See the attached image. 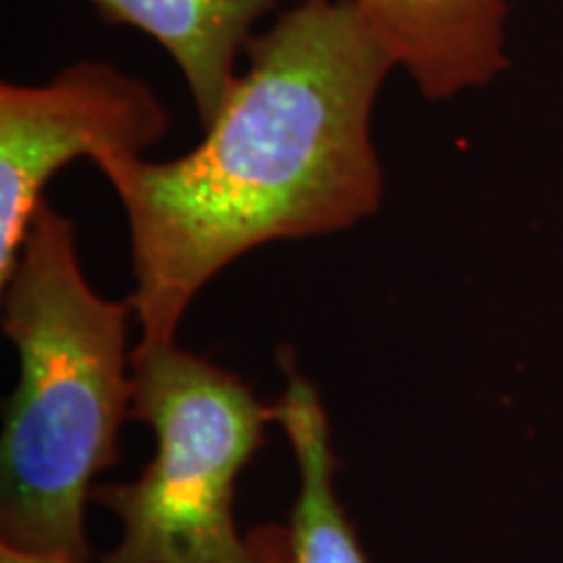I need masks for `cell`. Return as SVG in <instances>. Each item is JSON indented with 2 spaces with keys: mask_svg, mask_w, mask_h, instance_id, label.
I'll list each match as a JSON object with an SVG mask.
<instances>
[{
  "mask_svg": "<svg viewBox=\"0 0 563 563\" xmlns=\"http://www.w3.org/2000/svg\"><path fill=\"white\" fill-rule=\"evenodd\" d=\"M201 144L170 162L95 159L129 217L141 342H175L196 295L272 241L347 230L382 207L371 136L397 60L352 0H300L249 42Z\"/></svg>",
  "mask_w": 563,
  "mask_h": 563,
  "instance_id": "cell-1",
  "label": "cell"
},
{
  "mask_svg": "<svg viewBox=\"0 0 563 563\" xmlns=\"http://www.w3.org/2000/svg\"><path fill=\"white\" fill-rule=\"evenodd\" d=\"M0 287L3 332L21 363L0 441V545L89 563L91 481L118 464V431L131 410V300L91 290L74 222L47 201Z\"/></svg>",
  "mask_w": 563,
  "mask_h": 563,
  "instance_id": "cell-2",
  "label": "cell"
},
{
  "mask_svg": "<svg viewBox=\"0 0 563 563\" xmlns=\"http://www.w3.org/2000/svg\"><path fill=\"white\" fill-rule=\"evenodd\" d=\"M131 415L157 452L133 483L91 490L123 522L102 563H258L232 517L241 470L274 420L241 376L175 342L131 355Z\"/></svg>",
  "mask_w": 563,
  "mask_h": 563,
  "instance_id": "cell-3",
  "label": "cell"
},
{
  "mask_svg": "<svg viewBox=\"0 0 563 563\" xmlns=\"http://www.w3.org/2000/svg\"><path fill=\"white\" fill-rule=\"evenodd\" d=\"M167 110L141 79L81 60L37 87H0V285L19 262L42 191L63 165L144 154L165 136Z\"/></svg>",
  "mask_w": 563,
  "mask_h": 563,
  "instance_id": "cell-4",
  "label": "cell"
},
{
  "mask_svg": "<svg viewBox=\"0 0 563 563\" xmlns=\"http://www.w3.org/2000/svg\"><path fill=\"white\" fill-rule=\"evenodd\" d=\"M431 102L485 87L509 66L506 0H352Z\"/></svg>",
  "mask_w": 563,
  "mask_h": 563,
  "instance_id": "cell-5",
  "label": "cell"
},
{
  "mask_svg": "<svg viewBox=\"0 0 563 563\" xmlns=\"http://www.w3.org/2000/svg\"><path fill=\"white\" fill-rule=\"evenodd\" d=\"M100 16L146 32L173 55L203 129L235 87V60L253 40V24L277 0H87Z\"/></svg>",
  "mask_w": 563,
  "mask_h": 563,
  "instance_id": "cell-6",
  "label": "cell"
},
{
  "mask_svg": "<svg viewBox=\"0 0 563 563\" xmlns=\"http://www.w3.org/2000/svg\"><path fill=\"white\" fill-rule=\"evenodd\" d=\"M285 389L272 405L298 464V498L290 517L295 563H368L334 490L332 431L316 386L290 350H279Z\"/></svg>",
  "mask_w": 563,
  "mask_h": 563,
  "instance_id": "cell-7",
  "label": "cell"
},
{
  "mask_svg": "<svg viewBox=\"0 0 563 563\" xmlns=\"http://www.w3.org/2000/svg\"><path fill=\"white\" fill-rule=\"evenodd\" d=\"M245 538H249V545L258 563H295L290 527L262 525V527H253ZM0 563H58V561L34 559V555L16 553L11 551V548L0 545Z\"/></svg>",
  "mask_w": 563,
  "mask_h": 563,
  "instance_id": "cell-8",
  "label": "cell"
}]
</instances>
